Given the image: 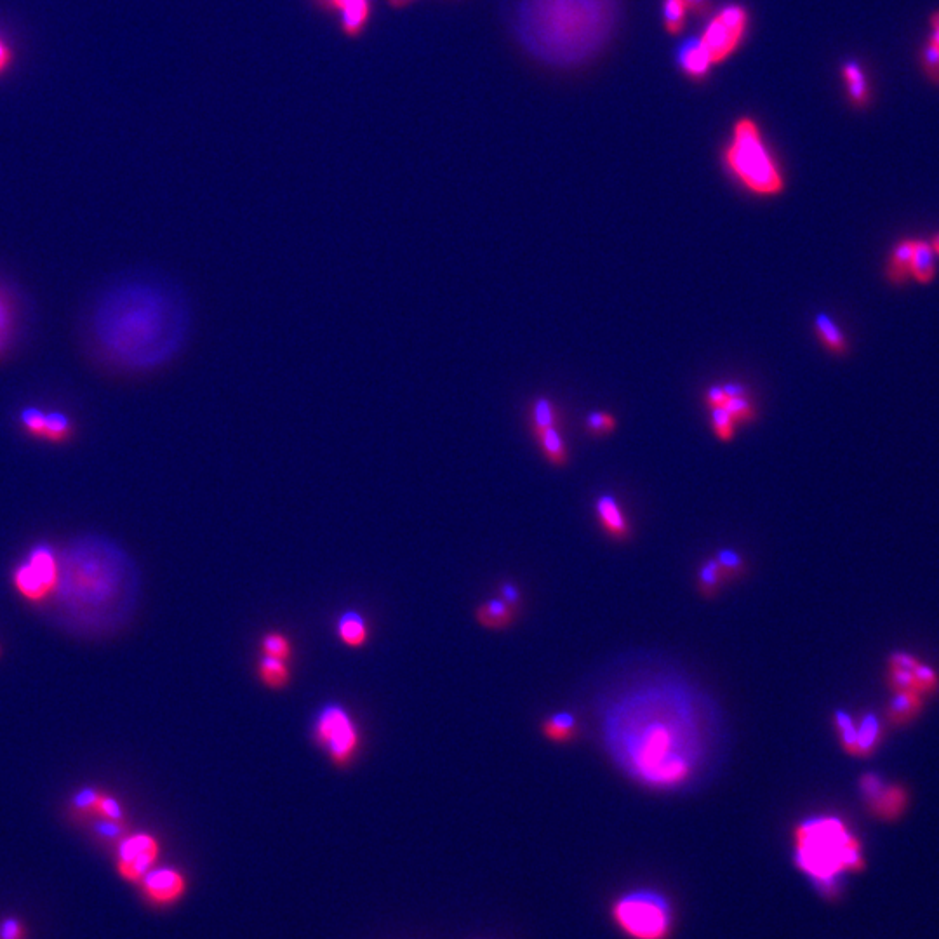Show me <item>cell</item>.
Masks as SVG:
<instances>
[{"mask_svg":"<svg viewBox=\"0 0 939 939\" xmlns=\"http://www.w3.org/2000/svg\"><path fill=\"white\" fill-rule=\"evenodd\" d=\"M310 4L333 16L345 39H362L373 23L374 0H310Z\"/></svg>","mask_w":939,"mask_h":939,"instance_id":"cell-10","label":"cell"},{"mask_svg":"<svg viewBox=\"0 0 939 939\" xmlns=\"http://www.w3.org/2000/svg\"><path fill=\"white\" fill-rule=\"evenodd\" d=\"M500 599L505 600L507 604L515 607L519 611L520 602H522V593H520V588L515 585V583H501L500 587Z\"/></svg>","mask_w":939,"mask_h":939,"instance_id":"cell-39","label":"cell"},{"mask_svg":"<svg viewBox=\"0 0 939 939\" xmlns=\"http://www.w3.org/2000/svg\"><path fill=\"white\" fill-rule=\"evenodd\" d=\"M187 301L155 279L120 280L101 294L91 313V336L101 357L127 373L167 366L185 347Z\"/></svg>","mask_w":939,"mask_h":939,"instance_id":"cell-1","label":"cell"},{"mask_svg":"<svg viewBox=\"0 0 939 939\" xmlns=\"http://www.w3.org/2000/svg\"><path fill=\"white\" fill-rule=\"evenodd\" d=\"M258 677H260L263 686L272 689V691H280V689H286L291 684L293 673L289 668V661L261 656L260 661H258Z\"/></svg>","mask_w":939,"mask_h":939,"instance_id":"cell-27","label":"cell"},{"mask_svg":"<svg viewBox=\"0 0 939 939\" xmlns=\"http://www.w3.org/2000/svg\"><path fill=\"white\" fill-rule=\"evenodd\" d=\"M720 567V573L724 576L727 585H733L743 580L748 574V562L738 550L733 548H720L719 552L713 555Z\"/></svg>","mask_w":939,"mask_h":939,"instance_id":"cell-29","label":"cell"},{"mask_svg":"<svg viewBox=\"0 0 939 939\" xmlns=\"http://www.w3.org/2000/svg\"><path fill=\"white\" fill-rule=\"evenodd\" d=\"M920 63H922V68H924V74L929 77V80L939 86V53L938 49L927 40L926 46L922 47V53H920Z\"/></svg>","mask_w":939,"mask_h":939,"instance_id":"cell-36","label":"cell"},{"mask_svg":"<svg viewBox=\"0 0 939 939\" xmlns=\"http://www.w3.org/2000/svg\"><path fill=\"white\" fill-rule=\"evenodd\" d=\"M58 562L47 548L32 552L30 560L14 576L16 587L27 599L42 600L58 585Z\"/></svg>","mask_w":939,"mask_h":939,"instance_id":"cell-11","label":"cell"},{"mask_svg":"<svg viewBox=\"0 0 939 939\" xmlns=\"http://www.w3.org/2000/svg\"><path fill=\"white\" fill-rule=\"evenodd\" d=\"M416 2L420 0H387L388 6L395 9V11H402V9H407V7L414 6Z\"/></svg>","mask_w":939,"mask_h":939,"instance_id":"cell-42","label":"cell"},{"mask_svg":"<svg viewBox=\"0 0 939 939\" xmlns=\"http://www.w3.org/2000/svg\"><path fill=\"white\" fill-rule=\"evenodd\" d=\"M20 324V310L13 291L0 282V360L13 347Z\"/></svg>","mask_w":939,"mask_h":939,"instance_id":"cell-16","label":"cell"},{"mask_svg":"<svg viewBox=\"0 0 939 939\" xmlns=\"http://www.w3.org/2000/svg\"><path fill=\"white\" fill-rule=\"evenodd\" d=\"M0 939H27V927L18 917H6L0 922Z\"/></svg>","mask_w":939,"mask_h":939,"instance_id":"cell-38","label":"cell"},{"mask_svg":"<svg viewBox=\"0 0 939 939\" xmlns=\"http://www.w3.org/2000/svg\"><path fill=\"white\" fill-rule=\"evenodd\" d=\"M595 517L609 540L625 543L632 538L630 519L613 494H602L595 500Z\"/></svg>","mask_w":939,"mask_h":939,"instance_id":"cell-13","label":"cell"},{"mask_svg":"<svg viewBox=\"0 0 939 939\" xmlns=\"http://www.w3.org/2000/svg\"><path fill=\"white\" fill-rule=\"evenodd\" d=\"M313 738L334 766H350L359 753V726L352 713L338 703L322 706L313 722Z\"/></svg>","mask_w":939,"mask_h":939,"instance_id":"cell-7","label":"cell"},{"mask_svg":"<svg viewBox=\"0 0 939 939\" xmlns=\"http://www.w3.org/2000/svg\"><path fill=\"white\" fill-rule=\"evenodd\" d=\"M922 708V696L913 693H896L889 705V719L894 724H905Z\"/></svg>","mask_w":939,"mask_h":939,"instance_id":"cell-31","label":"cell"},{"mask_svg":"<svg viewBox=\"0 0 939 939\" xmlns=\"http://www.w3.org/2000/svg\"><path fill=\"white\" fill-rule=\"evenodd\" d=\"M929 21H931V28H933V30H938L939 32V11H934V13L931 14V20Z\"/></svg>","mask_w":939,"mask_h":939,"instance_id":"cell-43","label":"cell"},{"mask_svg":"<svg viewBox=\"0 0 939 939\" xmlns=\"http://www.w3.org/2000/svg\"><path fill=\"white\" fill-rule=\"evenodd\" d=\"M75 423L72 416L63 411H46L40 440L47 444H67L74 439Z\"/></svg>","mask_w":939,"mask_h":939,"instance_id":"cell-24","label":"cell"},{"mask_svg":"<svg viewBox=\"0 0 939 939\" xmlns=\"http://www.w3.org/2000/svg\"><path fill=\"white\" fill-rule=\"evenodd\" d=\"M722 387L726 390L727 397L726 402L720 407L731 414V418L738 427L752 423L757 418V409L753 406L748 390L741 383H722Z\"/></svg>","mask_w":939,"mask_h":939,"instance_id":"cell-20","label":"cell"},{"mask_svg":"<svg viewBox=\"0 0 939 939\" xmlns=\"http://www.w3.org/2000/svg\"><path fill=\"white\" fill-rule=\"evenodd\" d=\"M261 656L289 661L293 656V644L282 632H268L261 639Z\"/></svg>","mask_w":939,"mask_h":939,"instance_id":"cell-34","label":"cell"},{"mask_svg":"<svg viewBox=\"0 0 939 939\" xmlns=\"http://www.w3.org/2000/svg\"><path fill=\"white\" fill-rule=\"evenodd\" d=\"M661 14H663V25L668 34L679 35L686 28L689 9L682 0H663Z\"/></svg>","mask_w":939,"mask_h":939,"instance_id":"cell-33","label":"cell"},{"mask_svg":"<svg viewBox=\"0 0 939 939\" xmlns=\"http://www.w3.org/2000/svg\"><path fill=\"white\" fill-rule=\"evenodd\" d=\"M929 244H931V247H933L934 254L939 256V234L934 235L933 240H931Z\"/></svg>","mask_w":939,"mask_h":939,"instance_id":"cell-44","label":"cell"},{"mask_svg":"<svg viewBox=\"0 0 939 939\" xmlns=\"http://www.w3.org/2000/svg\"><path fill=\"white\" fill-rule=\"evenodd\" d=\"M160 844L152 833H133L120 842L117 851V872L129 884H140L143 877L157 866Z\"/></svg>","mask_w":939,"mask_h":939,"instance_id":"cell-9","label":"cell"},{"mask_svg":"<svg viewBox=\"0 0 939 939\" xmlns=\"http://www.w3.org/2000/svg\"><path fill=\"white\" fill-rule=\"evenodd\" d=\"M138 886L143 900L154 908L178 905L188 893L187 875L174 866H155Z\"/></svg>","mask_w":939,"mask_h":939,"instance_id":"cell-12","label":"cell"},{"mask_svg":"<svg viewBox=\"0 0 939 939\" xmlns=\"http://www.w3.org/2000/svg\"><path fill=\"white\" fill-rule=\"evenodd\" d=\"M814 333L818 336L821 345L833 355H844L849 350V341L839 324L828 315L818 313L814 319Z\"/></svg>","mask_w":939,"mask_h":939,"instance_id":"cell-22","label":"cell"},{"mask_svg":"<svg viewBox=\"0 0 939 939\" xmlns=\"http://www.w3.org/2000/svg\"><path fill=\"white\" fill-rule=\"evenodd\" d=\"M338 637L341 642L352 649H360L367 644L369 639V626L367 621L359 611H345L338 620Z\"/></svg>","mask_w":939,"mask_h":939,"instance_id":"cell-23","label":"cell"},{"mask_svg":"<svg viewBox=\"0 0 939 939\" xmlns=\"http://www.w3.org/2000/svg\"><path fill=\"white\" fill-rule=\"evenodd\" d=\"M793 861L820 889H835L840 875L861 872V842L837 816H814L793 828Z\"/></svg>","mask_w":939,"mask_h":939,"instance_id":"cell-4","label":"cell"},{"mask_svg":"<svg viewBox=\"0 0 939 939\" xmlns=\"http://www.w3.org/2000/svg\"><path fill=\"white\" fill-rule=\"evenodd\" d=\"M724 587H726V581L720 573V567L715 557H708V559L703 560L701 566L698 567V573H696V590H698L701 597L705 600L717 599Z\"/></svg>","mask_w":939,"mask_h":939,"instance_id":"cell-26","label":"cell"},{"mask_svg":"<svg viewBox=\"0 0 939 939\" xmlns=\"http://www.w3.org/2000/svg\"><path fill=\"white\" fill-rule=\"evenodd\" d=\"M449 2H458V0H449Z\"/></svg>","mask_w":939,"mask_h":939,"instance_id":"cell-45","label":"cell"},{"mask_svg":"<svg viewBox=\"0 0 939 939\" xmlns=\"http://www.w3.org/2000/svg\"><path fill=\"white\" fill-rule=\"evenodd\" d=\"M587 428L595 435H606L616 430V418L613 414L604 413V411L588 414Z\"/></svg>","mask_w":939,"mask_h":939,"instance_id":"cell-37","label":"cell"},{"mask_svg":"<svg viewBox=\"0 0 939 939\" xmlns=\"http://www.w3.org/2000/svg\"><path fill=\"white\" fill-rule=\"evenodd\" d=\"M722 160L727 173L757 197H778L785 192L786 181L780 162L767 143L759 122L743 115L734 120Z\"/></svg>","mask_w":939,"mask_h":939,"instance_id":"cell-5","label":"cell"},{"mask_svg":"<svg viewBox=\"0 0 939 939\" xmlns=\"http://www.w3.org/2000/svg\"><path fill=\"white\" fill-rule=\"evenodd\" d=\"M517 609L500 597L487 599L475 609V621L486 630H507L517 620Z\"/></svg>","mask_w":939,"mask_h":939,"instance_id":"cell-18","label":"cell"},{"mask_svg":"<svg viewBox=\"0 0 939 939\" xmlns=\"http://www.w3.org/2000/svg\"><path fill=\"white\" fill-rule=\"evenodd\" d=\"M710 413H712V430L715 437L722 440V442H731L734 435H736V428H738V425L731 418V414L727 413L726 409H722V407H713V409H710Z\"/></svg>","mask_w":939,"mask_h":939,"instance_id":"cell-35","label":"cell"},{"mask_svg":"<svg viewBox=\"0 0 939 939\" xmlns=\"http://www.w3.org/2000/svg\"><path fill=\"white\" fill-rule=\"evenodd\" d=\"M913 244H915V239L901 240L891 251V256L887 261V279L893 284H903L910 277Z\"/></svg>","mask_w":939,"mask_h":939,"instance_id":"cell-28","label":"cell"},{"mask_svg":"<svg viewBox=\"0 0 939 939\" xmlns=\"http://www.w3.org/2000/svg\"><path fill=\"white\" fill-rule=\"evenodd\" d=\"M580 722L573 712L560 710L541 722V734L553 745H569L580 736Z\"/></svg>","mask_w":939,"mask_h":939,"instance_id":"cell-17","label":"cell"},{"mask_svg":"<svg viewBox=\"0 0 939 939\" xmlns=\"http://www.w3.org/2000/svg\"><path fill=\"white\" fill-rule=\"evenodd\" d=\"M675 698V696H673ZM649 691L614 708L606 720V743L633 781L656 792H672L696 774L701 740L696 715L677 696Z\"/></svg>","mask_w":939,"mask_h":939,"instance_id":"cell-2","label":"cell"},{"mask_svg":"<svg viewBox=\"0 0 939 939\" xmlns=\"http://www.w3.org/2000/svg\"><path fill=\"white\" fill-rule=\"evenodd\" d=\"M620 14L621 0H517L515 35L543 65L576 68L602 53Z\"/></svg>","mask_w":939,"mask_h":939,"instance_id":"cell-3","label":"cell"},{"mask_svg":"<svg viewBox=\"0 0 939 939\" xmlns=\"http://www.w3.org/2000/svg\"><path fill=\"white\" fill-rule=\"evenodd\" d=\"M614 924L630 939H668L673 929V910L665 896L654 891H632L614 901Z\"/></svg>","mask_w":939,"mask_h":939,"instance_id":"cell-6","label":"cell"},{"mask_svg":"<svg viewBox=\"0 0 939 939\" xmlns=\"http://www.w3.org/2000/svg\"><path fill=\"white\" fill-rule=\"evenodd\" d=\"M675 60H677L680 72L686 75L687 79L694 80V82H703V80L708 79V75L712 72V60H710V56L706 53V49L698 37L684 40L677 47Z\"/></svg>","mask_w":939,"mask_h":939,"instance_id":"cell-14","label":"cell"},{"mask_svg":"<svg viewBox=\"0 0 939 939\" xmlns=\"http://www.w3.org/2000/svg\"><path fill=\"white\" fill-rule=\"evenodd\" d=\"M840 75H842V82L846 87L849 103L858 110L868 107V103L872 101V87H870V80H868V75H866L865 68H863L860 61H844V65L840 67Z\"/></svg>","mask_w":939,"mask_h":939,"instance_id":"cell-15","label":"cell"},{"mask_svg":"<svg viewBox=\"0 0 939 939\" xmlns=\"http://www.w3.org/2000/svg\"><path fill=\"white\" fill-rule=\"evenodd\" d=\"M868 806L872 809L873 816L879 820H896L906 807V792L901 786L882 785L879 792L873 793L868 797Z\"/></svg>","mask_w":939,"mask_h":939,"instance_id":"cell-19","label":"cell"},{"mask_svg":"<svg viewBox=\"0 0 939 939\" xmlns=\"http://www.w3.org/2000/svg\"><path fill=\"white\" fill-rule=\"evenodd\" d=\"M11 63H13V51H11V47L4 40V37L0 35V75L11 67Z\"/></svg>","mask_w":939,"mask_h":939,"instance_id":"cell-40","label":"cell"},{"mask_svg":"<svg viewBox=\"0 0 939 939\" xmlns=\"http://www.w3.org/2000/svg\"><path fill=\"white\" fill-rule=\"evenodd\" d=\"M531 433H533L536 444L540 446L541 454L545 456V460H547L550 465H553V467H564V465H567L569 453H567L566 442L562 439L557 425H553V427L534 428V430H531Z\"/></svg>","mask_w":939,"mask_h":939,"instance_id":"cell-21","label":"cell"},{"mask_svg":"<svg viewBox=\"0 0 939 939\" xmlns=\"http://www.w3.org/2000/svg\"><path fill=\"white\" fill-rule=\"evenodd\" d=\"M910 277L919 284H931L936 277V254L927 240L915 239L910 261Z\"/></svg>","mask_w":939,"mask_h":939,"instance_id":"cell-25","label":"cell"},{"mask_svg":"<svg viewBox=\"0 0 939 939\" xmlns=\"http://www.w3.org/2000/svg\"><path fill=\"white\" fill-rule=\"evenodd\" d=\"M882 740V729L875 715H865L860 724H856V741H858V757L872 755Z\"/></svg>","mask_w":939,"mask_h":939,"instance_id":"cell-30","label":"cell"},{"mask_svg":"<svg viewBox=\"0 0 939 939\" xmlns=\"http://www.w3.org/2000/svg\"><path fill=\"white\" fill-rule=\"evenodd\" d=\"M833 727L839 734V741L844 752L858 757V741H856V722L849 713L837 710L833 713Z\"/></svg>","mask_w":939,"mask_h":939,"instance_id":"cell-32","label":"cell"},{"mask_svg":"<svg viewBox=\"0 0 939 939\" xmlns=\"http://www.w3.org/2000/svg\"><path fill=\"white\" fill-rule=\"evenodd\" d=\"M750 27V13L743 4L729 2L712 14L698 39L713 65L729 60L740 49Z\"/></svg>","mask_w":939,"mask_h":939,"instance_id":"cell-8","label":"cell"},{"mask_svg":"<svg viewBox=\"0 0 939 939\" xmlns=\"http://www.w3.org/2000/svg\"><path fill=\"white\" fill-rule=\"evenodd\" d=\"M682 2L686 4L689 13L700 14V16L710 13V9H712L710 0H682Z\"/></svg>","mask_w":939,"mask_h":939,"instance_id":"cell-41","label":"cell"}]
</instances>
